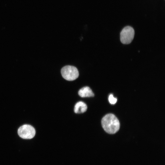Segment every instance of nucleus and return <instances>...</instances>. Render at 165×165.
<instances>
[{"label":"nucleus","mask_w":165,"mask_h":165,"mask_svg":"<svg viewBox=\"0 0 165 165\" xmlns=\"http://www.w3.org/2000/svg\"><path fill=\"white\" fill-rule=\"evenodd\" d=\"M101 125L104 130L109 134H114L120 128V123L114 114L109 113L105 115L101 120Z\"/></svg>","instance_id":"nucleus-1"},{"label":"nucleus","mask_w":165,"mask_h":165,"mask_svg":"<svg viewBox=\"0 0 165 165\" xmlns=\"http://www.w3.org/2000/svg\"><path fill=\"white\" fill-rule=\"evenodd\" d=\"M61 73L63 78L68 81H73L79 76L78 71L75 67L70 65L65 66L62 68Z\"/></svg>","instance_id":"nucleus-2"},{"label":"nucleus","mask_w":165,"mask_h":165,"mask_svg":"<svg viewBox=\"0 0 165 165\" xmlns=\"http://www.w3.org/2000/svg\"><path fill=\"white\" fill-rule=\"evenodd\" d=\"M134 31L131 27L127 26L122 30L120 34V41L124 44H129L133 40Z\"/></svg>","instance_id":"nucleus-3"},{"label":"nucleus","mask_w":165,"mask_h":165,"mask_svg":"<svg viewBox=\"0 0 165 165\" xmlns=\"http://www.w3.org/2000/svg\"><path fill=\"white\" fill-rule=\"evenodd\" d=\"M18 133L20 137L25 139H30L35 136V128L29 125H24L21 126L18 130Z\"/></svg>","instance_id":"nucleus-4"},{"label":"nucleus","mask_w":165,"mask_h":165,"mask_svg":"<svg viewBox=\"0 0 165 165\" xmlns=\"http://www.w3.org/2000/svg\"><path fill=\"white\" fill-rule=\"evenodd\" d=\"M79 95L81 97H89L94 96L91 89L88 86H85L81 89L78 91Z\"/></svg>","instance_id":"nucleus-5"},{"label":"nucleus","mask_w":165,"mask_h":165,"mask_svg":"<svg viewBox=\"0 0 165 165\" xmlns=\"http://www.w3.org/2000/svg\"><path fill=\"white\" fill-rule=\"evenodd\" d=\"M87 106L84 102L80 101L75 105L74 111L76 113H81L85 112L87 109Z\"/></svg>","instance_id":"nucleus-6"},{"label":"nucleus","mask_w":165,"mask_h":165,"mask_svg":"<svg viewBox=\"0 0 165 165\" xmlns=\"http://www.w3.org/2000/svg\"><path fill=\"white\" fill-rule=\"evenodd\" d=\"M108 100L110 104H114L116 103L117 99L113 96L112 94H111L109 96Z\"/></svg>","instance_id":"nucleus-7"}]
</instances>
